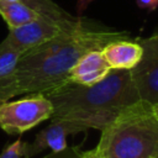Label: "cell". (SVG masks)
<instances>
[{"instance_id":"9","label":"cell","mask_w":158,"mask_h":158,"mask_svg":"<svg viewBox=\"0 0 158 158\" xmlns=\"http://www.w3.org/2000/svg\"><path fill=\"white\" fill-rule=\"evenodd\" d=\"M101 53L111 69L131 70L141 60L142 47L137 41H130V38L117 40L107 43Z\"/></svg>"},{"instance_id":"4","label":"cell","mask_w":158,"mask_h":158,"mask_svg":"<svg viewBox=\"0 0 158 158\" xmlns=\"http://www.w3.org/2000/svg\"><path fill=\"white\" fill-rule=\"evenodd\" d=\"M81 20L83 17H75L72 15L65 17L41 16L26 25L9 28L7 36L0 43V48L15 49L22 54L56 38L63 32L75 28Z\"/></svg>"},{"instance_id":"7","label":"cell","mask_w":158,"mask_h":158,"mask_svg":"<svg viewBox=\"0 0 158 158\" xmlns=\"http://www.w3.org/2000/svg\"><path fill=\"white\" fill-rule=\"evenodd\" d=\"M79 132L80 130L68 121L51 118V123L41 130L31 143L23 142V157L31 158L47 148H49L52 152L62 151L68 147L67 136Z\"/></svg>"},{"instance_id":"2","label":"cell","mask_w":158,"mask_h":158,"mask_svg":"<svg viewBox=\"0 0 158 158\" xmlns=\"http://www.w3.org/2000/svg\"><path fill=\"white\" fill-rule=\"evenodd\" d=\"M52 102L51 118L75 125L80 132L104 130L122 109L139 100L130 70L112 69L93 85L67 81L44 94Z\"/></svg>"},{"instance_id":"17","label":"cell","mask_w":158,"mask_h":158,"mask_svg":"<svg viewBox=\"0 0 158 158\" xmlns=\"http://www.w3.org/2000/svg\"><path fill=\"white\" fill-rule=\"evenodd\" d=\"M152 109H153V112H154L156 117L158 118V104H156V105H152Z\"/></svg>"},{"instance_id":"6","label":"cell","mask_w":158,"mask_h":158,"mask_svg":"<svg viewBox=\"0 0 158 158\" xmlns=\"http://www.w3.org/2000/svg\"><path fill=\"white\" fill-rule=\"evenodd\" d=\"M137 42L142 47L141 60L130 70L139 100L158 104V33Z\"/></svg>"},{"instance_id":"8","label":"cell","mask_w":158,"mask_h":158,"mask_svg":"<svg viewBox=\"0 0 158 158\" xmlns=\"http://www.w3.org/2000/svg\"><path fill=\"white\" fill-rule=\"evenodd\" d=\"M111 70L112 69L105 60L101 49L90 51L81 56L72 67L68 81L81 85H93L105 79Z\"/></svg>"},{"instance_id":"5","label":"cell","mask_w":158,"mask_h":158,"mask_svg":"<svg viewBox=\"0 0 158 158\" xmlns=\"http://www.w3.org/2000/svg\"><path fill=\"white\" fill-rule=\"evenodd\" d=\"M53 106L44 94H28L22 99L0 102V128L9 135H22L51 118Z\"/></svg>"},{"instance_id":"12","label":"cell","mask_w":158,"mask_h":158,"mask_svg":"<svg viewBox=\"0 0 158 158\" xmlns=\"http://www.w3.org/2000/svg\"><path fill=\"white\" fill-rule=\"evenodd\" d=\"M0 158H23V142L17 138L0 154Z\"/></svg>"},{"instance_id":"18","label":"cell","mask_w":158,"mask_h":158,"mask_svg":"<svg viewBox=\"0 0 158 158\" xmlns=\"http://www.w3.org/2000/svg\"><path fill=\"white\" fill-rule=\"evenodd\" d=\"M23 158H28V157H23Z\"/></svg>"},{"instance_id":"10","label":"cell","mask_w":158,"mask_h":158,"mask_svg":"<svg viewBox=\"0 0 158 158\" xmlns=\"http://www.w3.org/2000/svg\"><path fill=\"white\" fill-rule=\"evenodd\" d=\"M0 16L6 22L7 28H15L35 21L43 15L21 0H0Z\"/></svg>"},{"instance_id":"14","label":"cell","mask_w":158,"mask_h":158,"mask_svg":"<svg viewBox=\"0 0 158 158\" xmlns=\"http://www.w3.org/2000/svg\"><path fill=\"white\" fill-rule=\"evenodd\" d=\"M137 5L146 10H156L158 7V0H136Z\"/></svg>"},{"instance_id":"3","label":"cell","mask_w":158,"mask_h":158,"mask_svg":"<svg viewBox=\"0 0 158 158\" xmlns=\"http://www.w3.org/2000/svg\"><path fill=\"white\" fill-rule=\"evenodd\" d=\"M100 132L95 148L102 158H158V118L146 101L122 109Z\"/></svg>"},{"instance_id":"11","label":"cell","mask_w":158,"mask_h":158,"mask_svg":"<svg viewBox=\"0 0 158 158\" xmlns=\"http://www.w3.org/2000/svg\"><path fill=\"white\" fill-rule=\"evenodd\" d=\"M21 53L15 49L0 48V79L7 77L16 67Z\"/></svg>"},{"instance_id":"1","label":"cell","mask_w":158,"mask_h":158,"mask_svg":"<svg viewBox=\"0 0 158 158\" xmlns=\"http://www.w3.org/2000/svg\"><path fill=\"white\" fill-rule=\"evenodd\" d=\"M127 38V31H115L83 19L75 28L20 56L15 69L0 79V102L21 94H46L68 81L72 67L81 56Z\"/></svg>"},{"instance_id":"13","label":"cell","mask_w":158,"mask_h":158,"mask_svg":"<svg viewBox=\"0 0 158 158\" xmlns=\"http://www.w3.org/2000/svg\"><path fill=\"white\" fill-rule=\"evenodd\" d=\"M79 152H80L79 146L65 147L64 149L58 151V152H52V153L44 156L43 158H78Z\"/></svg>"},{"instance_id":"16","label":"cell","mask_w":158,"mask_h":158,"mask_svg":"<svg viewBox=\"0 0 158 158\" xmlns=\"http://www.w3.org/2000/svg\"><path fill=\"white\" fill-rule=\"evenodd\" d=\"M93 1H95V0H78V2H77V10H78V14L84 12V11L88 9V6H89Z\"/></svg>"},{"instance_id":"15","label":"cell","mask_w":158,"mask_h":158,"mask_svg":"<svg viewBox=\"0 0 158 158\" xmlns=\"http://www.w3.org/2000/svg\"><path fill=\"white\" fill-rule=\"evenodd\" d=\"M78 158H102L101 154L98 152L96 148H91L89 151H81L79 152V156Z\"/></svg>"}]
</instances>
